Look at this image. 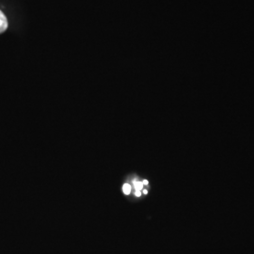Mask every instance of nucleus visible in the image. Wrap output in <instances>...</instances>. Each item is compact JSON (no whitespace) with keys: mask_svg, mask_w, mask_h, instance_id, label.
Wrapping results in <instances>:
<instances>
[{"mask_svg":"<svg viewBox=\"0 0 254 254\" xmlns=\"http://www.w3.org/2000/svg\"><path fill=\"white\" fill-rule=\"evenodd\" d=\"M8 28V20L5 14L0 10V33H3Z\"/></svg>","mask_w":254,"mask_h":254,"instance_id":"obj_1","label":"nucleus"},{"mask_svg":"<svg viewBox=\"0 0 254 254\" xmlns=\"http://www.w3.org/2000/svg\"><path fill=\"white\" fill-rule=\"evenodd\" d=\"M134 188H135L136 191L141 190H142V188H143V184H142V182H138L135 180V181H134Z\"/></svg>","mask_w":254,"mask_h":254,"instance_id":"obj_2","label":"nucleus"},{"mask_svg":"<svg viewBox=\"0 0 254 254\" xmlns=\"http://www.w3.org/2000/svg\"><path fill=\"white\" fill-rule=\"evenodd\" d=\"M131 190H132V188H131L130 185H128V184H125V185H124L123 191H124V193H125L126 195H129L130 192H131Z\"/></svg>","mask_w":254,"mask_h":254,"instance_id":"obj_3","label":"nucleus"},{"mask_svg":"<svg viewBox=\"0 0 254 254\" xmlns=\"http://www.w3.org/2000/svg\"><path fill=\"white\" fill-rule=\"evenodd\" d=\"M140 195H141V192H140V191H136V197H140Z\"/></svg>","mask_w":254,"mask_h":254,"instance_id":"obj_4","label":"nucleus"},{"mask_svg":"<svg viewBox=\"0 0 254 254\" xmlns=\"http://www.w3.org/2000/svg\"><path fill=\"white\" fill-rule=\"evenodd\" d=\"M142 184H143V185H148V181L144 180V181L142 182Z\"/></svg>","mask_w":254,"mask_h":254,"instance_id":"obj_5","label":"nucleus"},{"mask_svg":"<svg viewBox=\"0 0 254 254\" xmlns=\"http://www.w3.org/2000/svg\"><path fill=\"white\" fill-rule=\"evenodd\" d=\"M143 193H144V194H147V193H148V191L145 190H143Z\"/></svg>","mask_w":254,"mask_h":254,"instance_id":"obj_6","label":"nucleus"}]
</instances>
